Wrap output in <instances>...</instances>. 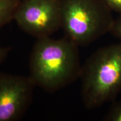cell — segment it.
<instances>
[{
    "label": "cell",
    "instance_id": "ba28073f",
    "mask_svg": "<svg viewBox=\"0 0 121 121\" xmlns=\"http://www.w3.org/2000/svg\"><path fill=\"white\" fill-rule=\"evenodd\" d=\"M110 33L121 41V15L116 19H114Z\"/></svg>",
    "mask_w": 121,
    "mask_h": 121
},
{
    "label": "cell",
    "instance_id": "8992f818",
    "mask_svg": "<svg viewBox=\"0 0 121 121\" xmlns=\"http://www.w3.org/2000/svg\"><path fill=\"white\" fill-rule=\"evenodd\" d=\"M14 7L13 0H0V29L10 19Z\"/></svg>",
    "mask_w": 121,
    "mask_h": 121
},
{
    "label": "cell",
    "instance_id": "7a4b0ae2",
    "mask_svg": "<svg viewBox=\"0 0 121 121\" xmlns=\"http://www.w3.org/2000/svg\"><path fill=\"white\" fill-rule=\"evenodd\" d=\"M81 97L89 109L112 100L121 90V43L99 48L81 67Z\"/></svg>",
    "mask_w": 121,
    "mask_h": 121
},
{
    "label": "cell",
    "instance_id": "5b68a950",
    "mask_svg": "<svg viewBox=\"0 0 121 121\" xmlns=\"http://www.w3.org/2000/svg\"><path fill=\"white\" fill-rule=\"evenodd\" d=\"M16 19L30 35L50 37L60 26V9L53 0H31L19 9Z\"/></svg>",
    "mask_w": 121,
    "mask_h": 121
},
{
    "label": "cell",
    "instance_id": "9c48e42d",
    "mask_svg": "<svg viewBox=\"0 0 121 121\" xmlns=\"http://www.w3.org/2000/svg\"><path fill=\"white\" fill-rule=\"evenodd\" d=\"M112 11L121 15V0H102Z\"/></svg>",
    "mask_w": 121,
    "mask_h": 121
},
{
    "label": "cell",
    "instance_id": "30bf717a",
    "mask_svg": "<svg viewBox=\"0 0 121 121\" xmlns=\"http://www.w3.org/2000/svg\"><path fill=\"white\" fill-rule=\"evenodd\" d=\"M11 49L10 47L0 46V66L6 58Z\"/></svg>",
    "mask_w": 121,
    "mask_h": 121
},
{
    "label": "cell",
    "instance_id": "3957f363",
    "mask_svg": "<svg viewBox=\"0 0 121 121\" xmlns=\"http://www.w3.org/2000/svg\"><path fill=\"white\" fill-rule=\"evenodd\" d=\"M60 15L65 37L78 47L86 46L110 32L114 20L102 0H65Z\"/></svg>",
    "mask_w": 121,
    "mask_h": 121
},
{
    "label": "cell",
    "instance_id": "277c9868",
    "mask_svg": "<svg viewBox=\"0 0 121 121\" xmlns=\"http://www.w3.org/2000/svg\"><path fill=\"white\" fill-rule=\"evenodd\" d=\"M35 86L30 76L0 72V121L20 119L30 106Z\"/></svg>",
    "mask_w": 121,
    "mask_h": 121
},
{
    "label": "cell",
    "instance_id": "52a82bcc",
    "mask_svg": "<svg viewBox=\"0 0 121 121\" xmlns=\"http://www.w3.org/2000/svg\"><path fill=\"white\" fill-rule=\"evenodd\" d=\"M107 121H121V102L114 104L105 118Z\"/></svg>",
    "mask_w": 121,
    "mask_h": 121
},
{
    "label": "cell",
    "instance_id": "6da1fadb",
    "mask_svg": "<svg viewBox=\"0 0 121 121\" xmlns=\"http://www.w3.org/2000/svg\"><path fill=\"white\" fill-rule=\"evenodd\" d=\"M78 48L66 37L37 39L29 61V76L35 85L52 93L75 81L82 67Z\"/></svg>",
    "mask_w": 121,
    "mask_h": 121
}]
</instances>
